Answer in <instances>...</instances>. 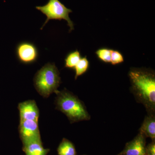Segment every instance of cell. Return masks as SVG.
I'll list each match as a JSON object with an SVG mask.
<instances>
[{"instance_id": "8992f818", "label": "cell", "mask_w": 155, "mask_h": 155, "mask_svg": "<svg viewBox=\"0 0 155 155\" xmlns=\"http://www.w3.org/2000/svg\"><path fill=\"white\" fill-rule=\"evenodd\" d=\"M16 55L19 62L22 64H33L38 58V51L36 46L32 43L23 41L17 45Z\"/></svg>"}, {"instance_id": "6da1fadb", "label": "cell", "mask_w": 155, "mask_h": 155, "mask_svg": "<svg viewBox=\"0 0 155 155\" xmlns=\"http://www.w3.org/2000/svg\"><path fill=\"white\" fill-rule=\"evenodd\" d=\"M134 91L139 99L150 112L155 107L154 74L140 69H133L129 72Z\"/></svg>"}, {"instance_id": "ba28073f", "label": "cell", "mask_w": 155, "mask_h": 155, "mask_svg": "<svg viewBox=\"0 0 155 155\" xmlns=\"http://www.w3.org/2000/svg\"><path fill=\"white\" fill-rule=\"evenodd\" d=\"M20 121L33 120L38 122L39 112L35 102L32 100L19 103L18 105Z\"/></svg>"}, {"instance_id": "9a60e30c", "label": "cell", "mask_w": 155, "mask_h": 155, "mask_svg": "<svg viewBox=\"0 0 155 155\" xmlns=\"http://www.w3.org/2000/svg\"><path fill=\"white\" fill-rule=\"evenodd\" d=\"M124 57L119 51L112 50L111 54V64L113 65L121 64L124 62Z\"/></svg>"}, {"instance_id": "52a82bcc", "label": "cell", "mask_w": 155, "mask_h": 155, "mask_svg": "<svg viewBox=\"0 0 155 155\" xmlns=\"http://www.w3.org/2000/svg\"><path fill=\"white\" fill-rule=\"evenodd\" d=\"M145 138L140 132L133 140L126 143L124 150L118 155H146Z\"/></svg>"}, {"instance_id": "5b68a950", "label": "cell", "mask_w": 155, "mask_h": 155, "mask_svg": "<svg viewBox=\"0 0 155 155\" xmlns=\"http://www.w3.org/2000/svg\"><path fill=\"white\" fill-rule=\"evenodd\" d=\"M19 133L22 143L41 140L38 122L33 120L20 121Z\"/></svg>"}, {"instance_id": "9c48e42d", "label": "cell", "mask_w": 155, "mask_h": 155, "mask_svg": "<svg viewBox=\"0 0 155 155\" xmlns=\"http://www.w3.org/2000/svg\"><path fill=\"white\" fill-rule=\"evenodd\" d=\"M22 150L26 155H47L50 151L49 149L45 148L43 146L41 140L24 143Z\"/></svg>"}, {"instance_id": "7a4b0ae2", "label": "cell", "mask_w": 155, "mask_h": 155, "mask_svg": "<svg viewBox=\"0 0 155 155\" xmlns=\"http://www.w3.org/2000/svg\"><path fill=\"white\" fill-rule=\"evenodd\" d=\"M56 107L72 122L88 120L89 115L83 104L77 97L69 92L58 91L55 93Z\"/></svg>"}, {"instance_id": "8fae6325", "label": "cell", "mask_w": 155, "mask_h": 155, "mask_svg": "<svg viewBox=\"0 0 155 155\" xmlns=\"http://www.w3.org/2000/svg\"><path fill=\"white\" fill-rule=\"evenodd\" d=\"M58 155H76L75 147L66 138L62 140L58 148Z\"/></svg>"}, {"instance_id": "4fadbf2b", "label": "cell", "mask_w": 155, "mask_h": 155, "mask_svg": "<svg viewBox=\"0 0 155 155\" xmlns=\"http://www.w3.org/2000/svg\"><path fill=\"white\" fill-rule=\"evenodd\" d=\"M89 63L86 57L81 58L74 67L75 72V79L86 72L88 69Z\"/></svg>"}, {"instance_id": "5bb4252c", "label": "cell", "mask_w": 155, "mask_h": 155, "mask_svg": "<svg viewBox=\"0 0 155 155\" xmlns=\"http://www.w3.org/2000/svg\"><path fill=\"white\" fill-rule=\"evenodd\" d=\"M112 50L102 48L96 51V54L101 61L106 63H111Z\"/></svg>"}, {"instance_id": "2e32d148", "label": "cell", "mask_w": 155, "mask_h": 155, "mask_svg": "<svg viewBox=\"0 0 155 155\" xmlns=\"http://www.w3.org/2000/svg\"><path fill=\"white\" fill-rule=\"evenodd\" d=\"M146 155H155V140L146 146Z\"/></svg>"}, {"instance_id": "3957f363", "label": "cell", "mask_w": 155, "mask_h": 155, "mask_svg": "<svg viewBox=\"0 0 155 155\" xmlns=\"http://www.w3.org/2000/svg\"><path fill=\"white\" fill-rule=\"evenodd\" d=\"M61 82L60 73L54 63L45 64L37 72L34 78L36 90L44 97L58 91Z\"/></svg>"}, {"instance_id": "277c9868", "label": "cell", "mask_w": 155, "mask_h": 155, "mask_svg": "<svg viewBox=\"0 0 155 155\" xmlns=\"http://www.w3.org/2000/svg\"><path fill=\"white\" fill-rule=\"evenodd\" d=\"M35 8L47 17L46 20L41 29H42L45 25L51 19H64L67 21L70 28L69 32L74 30V24L69 17V14L72 13V11L67 8L59 0H49L45 5L36 6Z\"/></svg>"}, {"instance_id": "30bf717a", "label": "cell", "mask_w": 155, "mask_h": 155, "mask_svg": "<svg viewBox=\"0 0 155 155\" xmlns=\"http://www.w3.org/2000/svg\"><path fill=\"white\" fill-rule=\"evenodd\" d=\"M140 132L146 137L155 140V118L153 115H150L145 119L140 129Z\"/></svg>"}, {"instance_id": "7c38bea8", "label": "cell", "mask_w": 155, "mask_h": 155, "mask_svg": "<svg viewBox=\"0 0 155 155\" xmlns=\"http://www.w3.org/2000/svg\"><path fill=\"white\" fill-rule=\"evenodd\" d=\"M81 58L80 53L78 50L69 53L65 59V67L74 69Z\"/></svg>"}]
</instances>
